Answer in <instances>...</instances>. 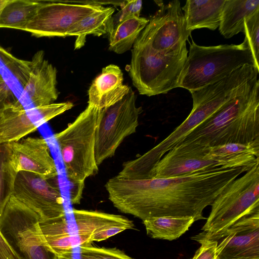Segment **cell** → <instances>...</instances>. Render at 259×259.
<instances>
[{"label":"cell","instance_id":"obj_1","mask_svg":"<svg viewBox=\"0 0 259 259\" xmlns=\"http://www.w3.org/2000/svg\"><path fill=\"white\" fill-rule=\"evenodd\" d=\"M248 170L232 168L167 178L128 180L116 176L105 185L108 199L120 212L142 221L161 216L205 220V207L231 182Z\"/></svg>","mask_w":259,"mask_h":259},{"label":"cell","instance_id":"obj_2","mask_svg":"<svg viewBox=\"0 0 259 259\" xmlns=\"http://www.w3.org/2000/svg\"><path fill=\"white\" fill-rule=\"evenodd\" d=\"M258 90L256 75L177 145L207 150L215 146L247 144L258 139Z\"/></svg>","mask_w":259,"mask_h":259},{"label":"cell","instance_id":"obj_3","mask_svg":"<svg viewBox=\"0 0 259 259\" xmlns=\"http://www.w3.org/2000/svg\"><path fill=\"white\" fill-rule=\"evenodd\" d=\"M188 53L178 87L189 92L219 81L245 65L255 67L251 52L244 40L239 45L210 47L192 41Z\"/></svg>","mask_w":259,"mask_h":259},{"label":"cell","instance_id":"obj_4","mask_svg":"<svg viewBox=\"0 0 259 259\" xmlns=\"http://www.w3.org/2000/svg\"><path fill=\"white\" fill-rule=\"evenodd\" d=\"M202 232L192 240L218 241L243 217L259 212V163L231 182L217 196Z\"/></svg>","mask_w":259,"mask_h":259},{"label":"cell","instance_id":"obj_5","mask_svg":"<svg viewBox=\"0 0 259 259\" xmlns=\"http://www.w3.org/2000/svg\"><path fill=\"white\" fill-rule=\"evenodd\" d=\"M102 110L88 104L72 122L54 135L70 184L84 186L86 179L98 171L95 147Z\"/></svg>","mask_w":259,"mask_h":259},{"label":"cell","instance_id":"obj_6","mask_svg":"<svg viewBox=\"0 0 259 259\" xmlns=\"http://www.w3.org/2000/svg\"><path fill=\"white\" fill-rule=\"evenodd\" d=\"M188 54L163 55L146 47H133L129 73L140 94L152 96L178 88Z\"/></svg>","mask_w":259,"mask_h":259},{"label":"cell","instance_id":"obj_7","mask_svg":"<svg viewBox=\"0 0 259 259\" xmlns=\"http://www.w3.org/2000/svg\"><path fill=\"white\" fill-rule=\"evenodd\" d=\"M136 98L131 88L120 100L102 109L95 139V159L98 166L113 157L123 140L136 132L143 111L141 107H137Z\"/></svg>","mask_w":259,"mask_h":259},{"label":"cell","instance_id":"obj_8","mask_svg":"<svg viewBox=\"0 0 259 259\" xmlns=\"http://www.w3.org/2000/svg\"><path fill=\"white\" fill-rule=\"evenodd\" d=\"M39 221L34 211L12 195L4 209L0 231L25 259H53L44 244Z\"/></svg>","mask_w":259,"mask_h":259},{"label":"cell","instance_id":"obj_9","mask_svg":"<svg viewBox=\"0 0 259 259\" xmlns=\"http://www.w3.org/2000/svg\"><path fill=\"white\" fill-rule=\"evenodd\" d=\"M151 17L133 47L143 46L163 55H174L188 51L186 41L191 32L187 30L179 1L164 5Z\"/></svg>","mask_w":259,"mask_h":259},{"label":"cell","instance_id":"obj_10","mask_svg":"<svg viewBox=\"0 0 259 259\" xmlns=\"http://www.w3.org/2000/svg\"><path fill=\"white\" fill-rule=\"evenodd\" d=\"M73 106L68 101L27 110L18 100L3 102L0 105V144L23 139Z\"/></svg>","mask_w":259,"mask_h":259},{"label":"cell","instance_id":"obj_11","mask_svg":"<svg viewBox=\"0 0 259 259\" xmlns=\"http://www.w3.org/2000/svg\"><path fill=\"white\" fill-rule=\"evenodd\" d=\"M44 55L43 51H39L28 61L12 56L6 64L34 107L54 103L59 95L56 87L57 70Z\"/></svg>","mask_w":259,"mask_h":259},{"label":"cell","instance_id":"obj_12","mask_svg":"<svg viewBox=\"0 0 259 259\" xmlns=\"http://www.w3.org/2000/svg\"><path fill=\"white\" fill-rule=\"evenodd\" d=\"M103 7L71 1H42L25 31L38 37H66L81 20Z\"/></svg>","mask_w":259,"mask_h":259},{"label":"cell","instance_id":"obj_13","mask_svg":"<svg viewBox=\"0 0 259 259\" xmlns=\"http://www.w3.org/2000/svg\"><path fill=\"white\" fill-rule=\"evenodd\" d=\"M50 180L27 171L18 172L15 180L13 195L34 211L39 222L65 215L59 188Z\"/></svg>","mask_w":259,"mask_h":259},{"label":"cell","instance_id":"obj_14","mask_svg":"<svg viewBox=\"0 0 259 259\" xmlns=\"http://www.w3.org/2000/svg\"><path fill=\"white\" fill-rule=\"evenodd\" d=\"M218 242L216 259H259V212L235 223Z\"/></svg>","mask_w":259,"mask_h":259},{"label":"cell","instance_id":"obj_15","mask_svg":"<svg viewBox=\"0 0 259 259\" xmlns=\"http://www.w3.org/2000/svg\"><path fill=\"white\" fill-rule=\"evenodd\" d=\"M7 144L11 164L17 173L32 172L47 179L58 176L55 160L45 139L27 137Z\"/></svg>","mask_w":259,"mask_h":259},{"label":"cell","instance_id":"obj_16","mask_svg":"<svg viewBox=\"0 0 259 259\" xmlns=\"http://www.w3.org/2000/svg\"><path fill=\"white\" fill-rule=\"evenodd\" d=\"M207 150L177 145L157 163L150 172L148 179L171 178L224 169L216 162L205 156Z\"/></svg>","mask_w":259,"mask_h":259},{"label":"cell","instance_id":"obj_17","mask_svg":"<svg viewBox=\"0 0 259 259\" xmlns=\"http://www.w3.org/2000/svg\"><path fill=\"white\" fill-rule=\"evenodd\" d=\"M77 229L79 246L91 245L126 230L135 228L133 222L118 214L97 210L73 209Z\"/></svg>","mask_w":259,"mask_h":259},{"label":"cell","instance_id":"obj_18","mask_svg":"<svg viewBox=\"0 0 259 259\" xmlns=\"http://www.w3.org/2000/svg\"><path fill=\"white\" fill-rule=\"evenodd\" d=\"M123 81V73L118 66L110 64L103 68L89 88L88 104L101 109L114 104L131 89Z\"/></svg>","mask_w":259,"mask_h":259},{"label":"cell","instance_id":"obj_19","mask_svg":"<svg viewBox=\"0 0 259 259\" xmlns=\"http://www.w3.org/2000/svg\"><path fill=\"white\" fill-rule=\"evenodd\" d=\"M224 169L244 167L249 170L259 163V139L247 144L230 143L209 148L205 153Z\"/></svg>","mask_w":259,"mask_h":259},{"label":"cell","instance_id":"obj_20","mask_svg":"<svg viewBox=\"0 0 259 259\" xmlns=\"http://www.w3.org/2000/svg\"><path fill=\"white\" fill-rule=\"evenodd\" d=\"M225 0H187L182 8L186 29L192 32L206 28L214 30L219 27Z\"/></svg>","mask_w":259,"mask_h":259},{"label":"cell","instance_id":"obj_21","mask_svg":"<svg viewBox=\"0 0 259 259\" xmlns=\"http://www.w3.org/2000/svg\"><path fill=\"white\" fill-rule=\"evenodd\" d=\"M44 244L53 259H73V244L65 215L39 222Z\"/></svg>","mask_w":259,"mask_h":259},{"label":"cell","instance_id":"obj_22","mask_svg":"<svg viewBox=\"0 0 259 259\" xmlns=\"http://www.w3.org/2000/svg\"><path fill=\"white\" fill-rule=\"evenodd\" d=\"M259 11V0H225L219 29L226 38L243 32L245 19Z\"/></svg>","mask_w":259,"mask_h":259},{"label":"cell","instance_id":"obj_23","mask_svg":"<svg viewBox=\"0 0 259 259\" xmlns=\"http://www.w3.org/2000/svg\"><path fill=\"white\" fill-rule=\"evenodd\" d=\"M115 9L111 7H103L93 14L83 18L69 30L67 36L77 37L75 48L83 45L87 35L93 34L100 36L110 33L114 27L113 14Z\"/></svg>","mask_w":259,"mask_h":259},{"label":"cell","instance_id":"obj_24","mask_svg":"<svg viewBox=\"0 0 259 259\" xmlns=\"http://www.w3.org/2000/svg\"><path fill=\"white\" fill-rule=\"evenodd\" d=\"M142 221L148 236L169 241L179 238L195 222L193 217L189 216L156 217Z\"/></svg>","mask_w":259,"mask_h":259},{"label":"cell","instance_id":"obj_25","mask_svg":"<svg viewBox=\"0 0 259 259\" xmlns=\"http://www.w3.org/2000/svg\"><path fill=\"white\" fill-rule=\"evenodd\" d=\"M42 1L7 0L0 12V28L24 30Z\"/></svg>","mask_w":259,"mask_h":259},{"label":"cell","instance_id":"obj_26","mask_svg":"<svg viewBox=\"0 0 259 259\" xmlns=\"http://www.w3.org/2000/svg\"><path fill=\"white\" fill-rule=\"evenodd\" d=\"M148 22L146 18L133 17L115 24L109 33V50L118 54L130 50Z\"/></svg>","mask_w":259,"mask_h":259},{"label":"cell","instance_id":"obj_27","mask_svg":"<svg viewBox=\"0 0 259 259\" xmlns=\"http://www.w3.org/2000/svg\"><path fill=\"white\" fill-rule=\"evenodd\" d=\"M17 175L11 162L7 144H0V221L5 206L13 194Z\"/></svg>","mask_w":259,"mask_h":259},{"label":"cell","instance_id":"obj_28","mask_svg":"<svg viewBox=\"0 0 259 259\" xmlns=\"http://www.w3.org/2000/svg\"><path fill=\"white\" fill-rule=\"evenodd\" d=\"M244 41L247 44L253 56L255 68L259 71V11L245 19Z\"/></svg>","mask_w":259,"mask_h":259},{"label":"cell","instance_id":"obj_29","mask_svg":"<svg viewBox=\"0 0 259 259\" xmlns=\"http://www.w3.org/2000/svg\"><path fill=\"white\" fill-rule=\"evenodd\" d=\"M80 246V259H134L116 247Z\"/></svg>","mask_w":259,"mask_h":259},{"label":"cell","instance_id":"obj_30","mask_svg":"<svg viewBox=\"0 0 259 259\" xmlns=\"http://www.w3.org/2000/svg\"><path fill=\"white\" fill-rule=\"evenodd\" d=\"M120 7L121 10L117 14L118 20L116 23L129 18L140 17L142 1L140 0L123 1Z\"/></svg>","mask_w":259,"mask_h":259},{"label":"cell","instance_id":"obj_31","mask_svg":"<svg viewBox=\"0 0 259 259\" xmlns=\"http://www.w3.org/2000/svg\"><path fill=\"white\" fill-rule=\"evenodd\" d=\"M197 242L201 244V246L191 259H216L217 241L200 240Z\"/></svg>","mask_w":259,"mask_h":259},{"label":"cell","instance_id":"obj_32","mask_svg":"<svg viewBox=\"0 0 259 259\" xmlns=\"http://www.w3.org/2000/svg\"><path fill=\"white\" fill-rule=\"evenodd\" d=\"M0 259H25L9 243L1 231Z\"/></svg>","mask_w":259,"mask_h":259},{"label":"cell","instance_id":"obj_33","mask_svg":"<svg viewBox=\"0 0 259 259\" xmlns=\"http://www.w3.org/2000/svg\"><path fill=\"white\" fill-rule=\"evenodd\" d=\"M7 1V0H0V12Z\"/></svg>","mask_w":259,"mask_h":259},{"label":"cell","instance_id":"obj_34","mask_svg":"<svg viewBox=\"0 0 259 259\" xmlns=\"http://www.w3.org/2000/svg\"><path fill=\"white\" fill-rule=\"evenodd\" d=\"M5 84L4 80L3 78H0V87H2Z\"/></svg>","mask_w":259,"mask_h":259},{"label":"cell","instance_id":"obj_35","mask_svg":"<svg viewBox=\"0 0 259 259\" xmlns=\"http://www.w3.org/2000/svg\"><path fill=\"white\" fill-rule=\"evenodd\" d=\"M4 86H2V87H0V97L2 95V93L3 92V89L2 88L4 87Z\"/></svg>","mask_w":259,"mask_h":259},{"label":"cell","instance_id":"obj_36","mask_svg":"<svg viewBox=\"0 0 259 259\" xmlns=\"http://www.w3.org/2000/svg\"><path fill=\"white\" fill-rule=\"evenodd\" d=\"M0 78H2V77L1 74H0Z\"/></svg>","mask_w":259,"mask_h":259}]
</instances>
